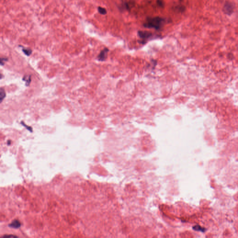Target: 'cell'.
Returning a JSON list of instances; mask_svg holds the SVG:
<instances>
[{"label": "cell", "instance_id": "obj_1", "mask_svg": "<svg viewBox=\"0 0 238 238\" xmlns=\"http://www.w3.org/2000/svg\"><path fill=\"white\" fill-rule=\"evenodd\" d=\"M165 22V20L159 16L154 17H148L146 22L144 23L143 26L146 28H154L155 30H159Z\"/></svg>", "mask_w": 238, "mask_h": 238}, {"label": "cell", "instance_id": "obj_2", "mask_svg": "<svg viewBox=\"0 0 238 238\" xmlns=\"http://www.w3.org/2000/svg\"><path fill=\"white\" fill-rule=\"evenodd\" d=\"M234 4L230 1H226L223 7V11L226 15H231L234 13Z\"/></svg>", "mask_w": 238, "mask_h": 238}, {"label": "cell", "instance_id": "obj_3", "mask_svg": "<svg viewBox=\"0 0 238 238\" xmlns=\"http://www.w3.org/2000/svg\"><path fill=\"white\" fill-rule=\"evenodd\" d=\"M138 35L141 39H143L144 41L147 40L153 36V34L148 31H139Z\"/></svg>", "mask_w": 238, "mask_h": 238}, {"label": "cell", "instance_id": "obj_4", "mask_svg": "<svg viewBox=\"0 0 238 238\" xmlns=\"http://www.w3.org/2000/svg\"><path fill=\"white\" fill-rule=\"evenodd\" d=\"M65 219L67 222L70 224H75L78 220L76 217L71 215V214H68L67 216H66Z\"/></svg>", "mask_w": 238, "mask_h": 238}, {"label": "cell", "instance_id": "obj_5", "mask_svg": "<svg viewBox=\"0 0 238 238\" xmlns=\"http://www.w3.org/2000/svg\"><path fill=\"white\" fill-rule=\"evenodd\" d=\"M108 51H109V50L107 48H105L103 50H102L99 55L98 59L100 61H104L106 59Z\"/></svg>", "mask_w": 238, "mask_h": 238}, {"label": "cell", "instance_id": "obj_6", "mask_svg": "<svg viewBox=\"0 0 238 238\" xmlns=\"http://www.w3.org/2000/svg\"><path fill=\"white\" fill-rule=\"evenodd\" d=\"M9 227L12 229H17L21 227V224L18 220H15L9 225Z\"/></svg>", "mask_w": 238, "mask_h": 238}, {"label": "cell", "instance_id": "obj_7", "mask_svg": "<svg viewBox=\"0 0 238 238\" xmlns=\"http://www.w3.org/2000/svg\"><path fill=\"white\" fill-rule=\"evenodd\" d=\"M22 80L26 82V86H29L31 81V76L29 75H25L23 78Z\"/></svg>", "mask_w": 238, "mask_h": 238}, {"label": "cell", "instance_id": "obj_8", "mask_svg": "<svg viewBox=\"0 0 238 238\" xmlns=\"http://www.w3.org/2000/svg\"><path fill=\"white\" fill-rule=\"evenodd\" d=\"M6 96V94L4 89L3 88H1L0 89V103L2 102V101L5 98Z\"/></svg>", "mask_w": 238, "mask_h": 238}, {"label": "cell", "instance_id": "obj_9", "mask_svg": "<svg viewBox=\"0 0 238 238\" xmlns=\"http://www.w3.org/2000/svg\"><path fill=\"white\" fill-rule=\"evenodd\" d=\"M22 51L23 52V53L25 54H26V55H27V56H29V55H31L32 53V51L31 49H29L23 48Z\"/></svg>", "mask_w": 238, "mask_h": 238}, {"label": "cell", "instance_id": "obj_10", "mask_svg": "<svg viewBox=\"0 0 238 238\" xmlns=\"http://www.w3.org/2000/svg\"><path fill=\"white\" fill-rule=\"evenodd\" d=\"M98 12H99L101 14L103 15H106L107 14L106 9H104V8L101 7H99L98 8Z\"/></svg>", "mask_w": 238, "mask_h": 238}, {"label": "cell", "instance_id": "obj_11", "mask_svg": "<svg viewBox=\"0 0 238 238\" xmlns=\"http://www.w3.org/2000/svg\"><path fill=\"white\" fill-rule=\"evenodd\" d=\"M21 124L23 126H24V127H25V128H26L28 130V131H30V132H31V133L32 132H33L32 128L31 127H30V126H27V125L25 124L24 123V122H23V121H21Z\"/></svg>", "mask_w": 238, "mask_h": 238}, {"label": "cell", "instance_id": "obj_12", "mask_svg": "<svg viewBox=\"0 0 238 238\" xmlns=\"http://www.w3.org/2000/svg\"><path fill=\"white\" fill-rule=\"evenodd\" d=\"M8 59L3 58H0V65L3 66L4 65V62L8 61Z\"/></svg>", "mask_w": 238, "mask_h": 238}, {"label": "cell", "instance_id": "obj_13", "mask_svg": "<svg viewBox=\"0 0 238 238\" xmlns=\"http://www.w3.org/2000/svg\"><path fill=\"white\" fill-rule=\"evenodd\" d=\"M157 4L161 8H163L164 7V2L162 0H157Z\"/></svg>", "mask_w": 238, "mask_h": 238}, {"label": "cell", "instance_id": "obj_14", "mask_svg": "<svg viewBox=\"0 0 238 238\" xmlns=\"http://www.w3.org/2000/svg\"><path fill=\"white\" fill-rule=\"evenodd\" d=\"M2 237H6V238H9V237H17L16 236H15V235H4V236H3Z\"/></svg>", "mask_w": 238, "mask_h": 238}, {"label": "cell", "instance_id": "obj_15", "mask_svg": "<svg viewBox=\"0 0 238 238\" xmlns=\"http://www.w3.org/2000/svg\"><path fill=\"white\" fill-rule=\"evenodd\" d=\"M3 77H4V76H3V75H2V74H1V73H0V79H2V78H3Z\"/></svg>", "mask_w": 238, "mask_h": 238}]
</instances>
